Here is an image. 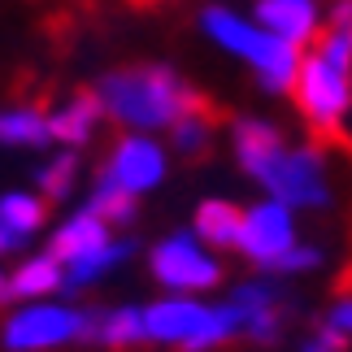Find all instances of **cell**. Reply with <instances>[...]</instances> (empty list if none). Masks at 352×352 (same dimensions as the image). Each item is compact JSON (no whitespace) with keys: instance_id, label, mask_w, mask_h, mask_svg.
I'll return each mask as SVG.
<instances>
[{"instance_id":"6da1fadb","label":"cell","mask_w":352,"mask_h":352,"mask_svg":"<svg viewBox=\"0 0 352 352\" xmlns=\"http://www.w3.org/2000/svg\"><path fill=\"white\" fill-rule=\"evenodd\" d=\"M91 91L100 96L104 118L140 135L170 131L183 113L205 104V96L187 87L170 65H122V70L104 74Z\"/></svg>"},{"instance_id":"7a4b0ae2","label":"cell","mask_w":352,"mask_h":352,"mask_svg":"<svg viewBox=\"0 0 352 352\" xmlns=\"http://www.w3.org/2000/svg\"><path fill=\"white\" fill-rule=\"evenodd\" d=\"M200 31H205L218 48H226L231 57L248 61L270 91H287L292 96V83H296V74H300V57H305L296 44L270 35L256 18H243V13L226 9V5H205L200 9Z\"/></svg>"},{"instance_id":"3957f363","label":"cell","mask_w":352,"mask_h":352,"mask_svg":"<svg viewBox=\"0 0 352 352\" xmlns=\"http://www.w3.org/2000/svg\"><path fill=\"white\" fill-rule=\"evenodd\" d=\"M144 331L148 344H166L179 352H213L239 335L231 305H200L196 296H166L144 305Z\"/></svg>"},{"instance_id":"277c9868","label":"cell","mask_w":352,"mask_h":352,"mask_svg":"<svg viewBox=\"0 0 352 352\" xmlns=\"http://www.w3.org/2000/svg\"><path fill=\"white\" fill-rule=\"evenodd\" d=\"M91 340V314L61 300H26L9 309L0 322V348L5 352H52Z\"/></svg>"},{"instance_id":"5b68a950","label":"cell","mask_w":352,"mask_h":352,"mask_svg":"<svg viewBox=\"0 0 352 352\" xmlns=\"http://www.w3.org/2000/svg\"><path fill=\"white\" fill-rule=\"evenodd\" d=\"M348 96H352V78L335 70L318 48H309L300 57V74H296V83H292V100H296V109L305 113V122L314 126L318 144L352 148V140L344 135Z\"/></svg>"},{"instance_id":"8992f818","label":"cell","mask_w":352,"mask_h":352,"mask_svg":"<svg viewBox=\"0 0 352 352\" xmlns=\"http://www.w3.org/2000/svg\"><path fill=\"white\" fill-rule=\"evenodd\" d=\"M252 179L270 192V200H283V205H292V209H322L331 200L327 166H322V144L278 148Z\"/></svg>"},{"instance_id":"52a82bcc","label":"cell","mask_w":352,"mask_h":352,"mask_svg":"<svg viewBox=\"0 0 352 352\" xmlns=\"http://www.w3.org/2000/svg\"><path fill=\"white\" fill-rule=\"evenodd\" d=\"M148 270L170 296H200L222 283V261L209 252V243H200L196 231H174L148 252Z\"/></svg>"},{"instance_id":"ba28073f","label":"cell","mask_w":352,"mask_h":352,"mask_svg":"<svg viewBox=\"0 0 352 352\" xmlns=\"http://www.w3.org/2000/svg\"><path fill=\"white\" fill-rule=\"evenodd\" d=\"M300 248L296 243V222H292V205L283 200H261V205L243 209V235H239V252L252 265L274 270L283 274L287 256Z\"/></svg>"},{"instance_id":"9c48e42d","label":"cell","mask_w":352,"mask_h":352,"mask_svg":"<svg viewBox=\"0 0 352 352\" xmlns=\"http://www.w3.org/2000/svg\"><path fill=\"white\" fill-rule=\"evenodd\" d=\"M100 179L118 183L122 192H131V196L153 192V187L166 179V148H161L153 135L122 131V135H118V144L109 148V157H104Z\"/></svg>"},{"instance_id":"30bf717a","label":"cell","mask_w":352,"mask_h":352,"mask_svg":"<svg viewBox=\"0 0 352 352\" xmlns=\"http://www.w3.org/2000/svg\"><path fill=\"white\" fill-rule=\"evenodd\" d=\"M231 314H235V327L243 340L252 344H274L283 335V318H287V300H283V292L274 287V283H239V287L231 292Z\"/></svg>"},{"instance_id":"8fae6325","label":"cell","mask_w":352,"mask_h":352,"mask_svg":"<svg viewBox=\"0 0 352 352\" xmlns=\"http://www.w3.org/2000/svg\"><path fill=\"white\" fill-rule=\"evenodd\" d=\"M109 239H118V235H113V226L104 222L100 213H91V209L83 205V209H74L70 218H61L57 226H52V235H48V252L57 256L61 265H74L78 256H87V252L104 248Z\"/></svg>"},{"instance_id":"7c38bea8","label":"cell","mask_w":352,"mask_h":352,"mask_svg":"<svg viewBox=\"0 0 352 352\" xmlns=\"http://www.w3.org/2000/svg\"><path fill=\"white\" fill-rule=\"evenodd\" d=\"M100 118H104V104H100L96 91H74V96H65L57 109H48L52 144H61V148H83V144H91Z\"/></svg>"},{"instance_id":"4fadbf2b","label":"cell","mask_w":352,"mask_h":352,"mask_svg":"<svg viewBox=\"0 0 352 352\" xmlns=\"http://www.w3.org/2000/svg\"><path fill=\"white\" fill-rule=\"evenodd\" d=\"M256 22L287 44H318V5L314 0H256Z\"/></svg>"},{"instance_id":"5bb4252c","label":"cell","mask_w":352,"mask_h":352,"mask_svg":"<svg viewBox=\"0 0 352 352\" xmlns=\"http://www.w3.org/2000/svg\"><path fill=\"white\" fill-rule=\"evenodd\" d=\"M9 283H13V305L52 300L57 292H65V265L44 248V252L22 256V261L9 270Z\"/></svg>"},{"instance_id":"9a60e30c","label":"cell","mask_w":352,"mask_h":352,"mask_svg":"<svg viewBox=\"0 0 352 352\" xmlns=\"http://www.w3.org/2000/svg\"><path fill=\"white\" fill-rule=\"evenodd\" d=\"M87 344H100V348H135V344H148V331H144V305H113V309H100L91 314V340Z\"/></svg>"},{"instance_id":"2e32d148","label":"cell","mask_w":352,"mask_h":352,"mask_svg":"<svg viewBox=\"0 0 352 352\" xmlns=\"http://www.w3.org/2000/svg\"><path fill=\"white\" fill-rule=\"evenodd\" d=\"M48 222V200L39 192H5L0 196V231L18 248H26Z\"/></svg>"},{"instance_id":"e0dca14e","label":"cell","mask_w":352,"mask_h":352,"mask_svg":"<svg viewBox=\"0 0 352 352\" xmlns=\"http://www.w3.org/2000/svg\"><path fill=\"white\" fill-rule=\"evenodd\" d=\"M0 144L5 148H39L52 144V126H48V109L39 104H5L0 109Z\"/></svg>"},{"instance_id":"ac0fdd59","label":"cell","mask_w":352,"mask_h":352,"mask_svg":"<svg viewBox=\"0 0 352 352\" xmlns=\"http://www.w3.org/2000/svg\"><path fill=\"white\" fill-rule=\"evenodd\" d=\"M231 144H235L239 166L248 170V174L261 170L278 148H287V144H283V135H278V126H270V122H261V118H235L231 122Z\"/></svg>"},{"instance_id":"d6986e66","label":"cell","mask_w":352,"mask_h":352,"mask_svg":"<svg viewBox=\"0 0 352 352\" xmlns=\"http://www.w3.org/2000/svg\"><path fill=\"white\" fill-rule=\"evenodd\" d=\"M243 235V209L231 200H200L196 205V239L209 248H235Z\"/></svg>"},{"instance_id":"ffe728a7","label":"cell","mask_w":352,"mask_h":352,"mask_svg":"<svg viewBox=\"0 0 352 352\" xmlns=\"http://www.w3.org/2000/svg\"><path fill=\"white\" fill-rule=\"evenodd\" d=\"M78 174H83V157L78 148H57L52 157L39 161L35 170V192L48 200V205H65L78 187Z\"/></svg>"},{"instance_id":"44dd1931","label":"cell","mask_w":352,"mask_h":352,"mask_svg":"<svg viewBox=\"0 0 352 352\" xmlns=\"http://www.w3.org/2000/svg\"><path fill=\"white\" fill-rule=\"evenodd\" d=\"M131 252H135L131 239H109L104 248L78 256L74 265H65V292H87V287H96V283H100L104 274H113V270L126 261Z\"/></svg>"},{"instance_id":"7402d4cb","label":"cell","mask_w":352,"mask_h":352,"mask_svg":"<svg viewBox=\"0 0 352 352\" xmlns=\"http://www.w3.org/2000/svg\"><path fill=\"white\" fill-rule=\"evenodd\" d=\"M213 140V109L209 104H196L192 113H183L179 122L170 126V144L179 148L183 157H200Z\"/></svg>"},{"instance_id":"603a6c76","label":"cell","mask_w":352,"mask_h":352,"mask_svg":"<svg viewBox=\"0 0 352 352\" xmlns=\"http://www.w3.org/2000/svg\"><path fill=\"white\" fill-rule=\"evenodd\" d=\"M87 209L100 213L109 226H126L135 218V209H140V196L122 192L118 183H109V179H100V174H96V187H91V196H87Z\"/></svg>"},{"instance_id":"cb8c5ba5","label":"cell","mask_w":352,"mask_h":352,"mask_svg":"<svg viewBox=\"0 0 352 352\" xmlns=\"http://www.w3.org/2000/svg\"><path fill=\"white\" fill-rule=\"evenodd\" d=\"M352 335H344V331H335L331 322H322V327L314 331V340L305 344V352H352Z\"/></svg>"},{"instance_id":"d4e9b609","label":"cell","mask_w":352,"mask_h":352,"mask_svg":"<svg viewBox=\"0 0 352 352\" xmlns=\"http://www.w3.org/2000/svg\"><path fill=\"white\" fill-rule=\"evenodd\" d=\"M0 305H13V283H9V270H0Z\"/></svg>"},{"instance_id":"484cf974","label":"cell","mask_w":352,"mask_h":352,"mask_svg":"<svg viewBox=\"0 0 352 352\" xmlns=\"http://www.w3.org/2000/svg\"><path fill=\"white\" fill-rule=\"evenodd\" d=\"M9 252H22V248H18V243H13L5 231H0V256H9Z\"/></svg>"}]
</instances>
